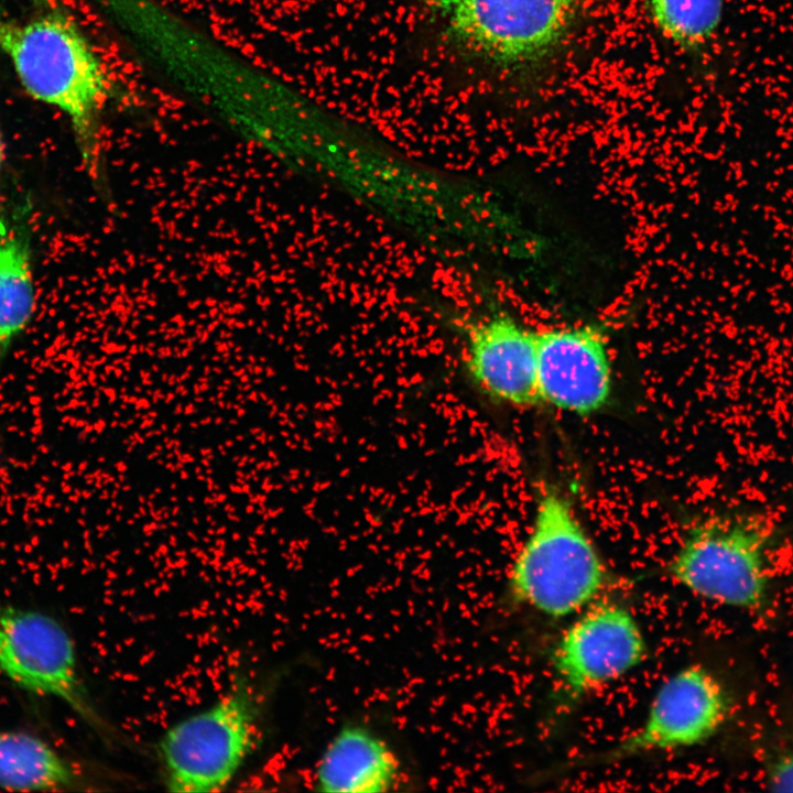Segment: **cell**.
Wrapping results in <instances>:
<instances>
[{"mask_svg": "<svg viewBox=\"0 0 793 793\" xmlns=\"http://www.w3.org/2000/svg\"><path fill=\"white\" fill-rule=\"evenodd\" d=\"M0 52L26 93L70 122L88 172H99L101 119L113 95L110 72L67 14L48 10L26 21L0 17Z\"/></svg>", "mask_w": 793, "mask_h": 793, "instance_id": "6da1fadb", "label": "cell"}, {"mask_svg": "<svg viewBox=\"0 0 793 793\" xmlns=\"http://www.w3.org/2000/svg\"><path fill=\"white\" fill-rule=\"evenodd\" d=\"M606 583L602 558L571 502L558 490L545 488L508 573L511 598L560 619L597 601Z\"/></svg>", "mask_w": 793, "mask_h": 793, "instance_id": "7a4b0ae2", "label": "cell"}, {"mask_svg": "<svg viewBox=\"0 0 793 793\" xmlns=\"http://www.w3.org/2000/svg\"><path fill=\"white\" fill-rule=\"evenodd\" d=\"M666 573L693 596L739 611H757L771 588L770 531L752 515H716L691 528Z\"/></svg>", "mask_w": 793, "mask_h": 793, "instance_id": "3957f363", "label": "cell"}, {"mask_svg": "<svg viewBox=\"0 0 793 793\" xmlns=\"http://www.w3.org/2000/svg\"><path fill=\"white\" fill-rule=\"evenodd\" d=\"M258 718L256 688L238 683L207 708L171 726L159 743L167 790H224L253 749Z\"/></svg>", "mask_w": 793, "mask_h": 793, "instance_id": "277c9868", "label": "cell"}, {"mask_svg": "<svg viewBox=\"0 0 793 793\" xmlns=\"http://www.w3.org/2000/svg\"><path fill=\"white\" fill-rule=\"evenodd\" d=\"M460 51L501 66L541 59L563 40L578 0H427Z\"/></svg>", "mask_w": 793, "mask_h": 793, "instance_id": "5b68a950", "label": "cell"}, {"mask_svg": "<svg viewBox=\"0 0 793 793\" xmlns=\"http://www.w3.org/2000/svg\"><path fill=\"white\" fill-rule=\"evenodd\" d=\"M0 672L26 692L62 702L109 735L80 678L75 643L55 618L0 602Z\"/></svg>", "mask_w": 793, "mask_h": 793, "instance_id": "8992f818", "label": "cell"}, {"mask_svg": "<svg viewBox=\"0 0 793 793\" xmlns=\"http://www.w3.org/2000/svg\"><path fill=\"white\" fill-rule=\"evenodd\" d=\"M728 714L729 698L718 677L704 665H686L661 683L642 721L601 760L699 746L720 730Z\"/></svg>", "mask_w": 793, "mask_h": 793, "instance_id": "52a82bcc", "label": "cell"}, {"mask_svg": "<svg viewBox=\"0 0 793 793\" xmlns=\"http://www.w3.org/2000/svg\"><path fill=\"white\" fill-rule=\"evenodd\" d=\"M647 653V640L634 615L620 604L597 600L564 630L552 663L564 688L582 695L622 678Z\"/></svg>", "mask_w": 793, "mask_h": 793, "instance_id": "ba28073f", "label": "cell"}, {"mask_svg": "<svg viewBox=\"0 0 793 793\" xmlns=\"http://www.w3.org/2000/svg\"><path fill=\"white\" fill-rule=\"evenodd\" d=\"M611 382L610 354L599 330L579 325L537 333L540 403L590 415L607 403Z\"/></svg>", "mask_w": 793, "mask_h": 793, "instance_id": "9c48e42d", "label": "cell"}, {"mask_svg": "<svg viewBox=\"0 0 793 793\" xmlns=\"http://www.w3.org/2000/svg\"><path fill=\"white\" fill-rule=\"evenodd\" d=\"M467 369L489 397L514 406L540 403L537 333L507 315L477 324L469 333Z\"/></svg>", "mask_w": 793, "mask_h": 793, "instance_id": "30bf717a", "label": "cell"}, {"mask_svg": "<svg viewBox=\"0 0 793 793\" xmlns=\"http://www.w3.org/2000/svg\"><path fill=\"white\" fill-rule=\"evenodd\" d=\"M400 773L391 746L369 727L350 723L326 743L313 780L319 792L382 793L397 786Z\"/></svg>", "mask_w": 793, "mask_h": 793, "instance_id": "8fae6325", "label": "cell"}, {"mask_svg": "<svg viewBox=\"0 0 793 793\" xmlns=\"http://www.w3.org/2000/svg\"><path fill=\"white\" fill-rule=\"evenodd\" d=\"M26 205L0 217V370L35 306Z\"/></svg>", "mask_w": 793, "mask_h": 793, "instance_id": "7c38bea8", "label": "cell"}, {"mask_svg": "<svg viewBox=\"0 0 793 793\" xmlns=\"http://www.w3.org/2000/svg\"><path fill=\"white\" fill-rule=\"evenodd\" d=\"M72 764L42 738L19 730L0 731V789L19 792L70 787Z\"/></svg>", "mask_w": 793, "mask_h": 793, "instance_id": "4fadbf2b", "label": "cell"}, {"mask_svg": "<svg viewBox=\"0 0 793 793\" xmlns=\"http://www.w3.org/2000/svg\"><path fill=\"white\" fill-rule=\"evenodd\" d=\"M726 0H647L660 31L686 50H702L717 33Z\"/></svg>", "mask_w": 793, "mask_h": 793, "instance_id": "5bb4252c", "label": "cell"}, {"mask_svg": "<svg viewBox=\"0 0 793 793\" xmlns=\"http://www.w3.org/2000/svg\"><path fill=\"white\" fill-rule=\"evenodd\" d=\"M767 784L774 792H793V746L771 762Z\"/></svg>", "mask_w": 793, "mask_h": 793, "instance_id": "9a60e30c", "label": "cell"}, {"mask_svg": "<svg viewBox=\"0 0 793 793\" xmlns=\"http://www.w3.org/2000/svg\"><path fill=\"white\" fill-rule=\"evenodd\" d=\"M1 156H2V150H1V141H0V164H1Z\"/></svg>", "mask_w": 793, "mask_h": 793, "instance_id": "2e32d148", "label": "cell"}, {"mask_svg": "<svg viewBox=\"0 0 793 793\" xmlns=\"http://www.w3.org/2000/svg\"><path fill=\"white\" fill-rule=\"evenodd\" d=\"M222 422V419H217L216 424H220Z\"/></svg>", "mask_w": 793, "mask_h": 793, "instance_id": "e0dca14e", "label": "cell"}, {"mask_svg": "<svg viewBox=\"0 0 793 793\" xmlns=\"http://www.w3.org/2000/svg\"><path fill=\"white\" fill-rule=\"evenodd\" d=\"M182 478H187V474H186V472H182Z\"/></svg>", "mask_w": 793, "mask_h": 793, "instance_id": "ac0fdd59", "label": "cell"}]
</instances>
